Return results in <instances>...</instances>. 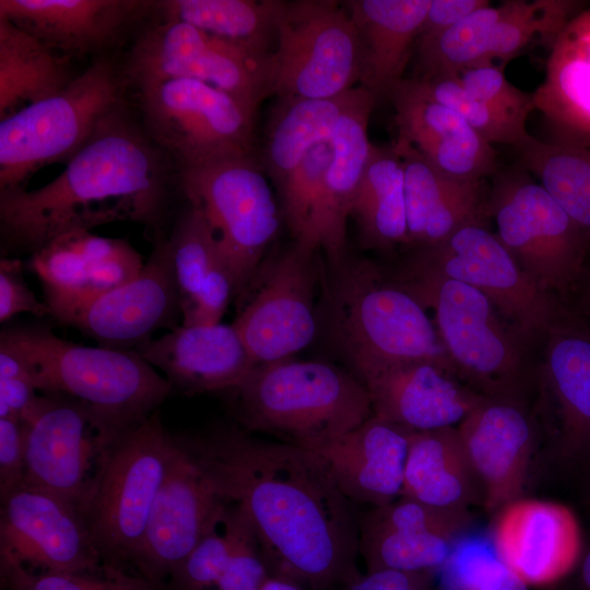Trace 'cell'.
<instances>
[{"instance_id":"cell-25","label":"cell","mask_w":590,"mask_h":590,"mask_svg":"<svg viewBox=\"0 0 590 590\" xmlns=\"http://www.w3.org/2000/svg\"><path fill=\"white\" fill-rule=\"evenodd\" d=\"M364 385L373 415L414 432L455 426L484 398L434 361L390 366Z\"/></svg>"},{"instance_id":"cell-36","label":"cell","mask_w":590,"mask_h":590,"mask_svg":"<svg viewBox=\"0 0 590 590\" xmlns=\"http://www.w3.org/2000/svg\"><path fill=\"white\" fill-rule=\"evenodd\" d=\"M351 216L366 248L390 252L408 241L404 172L394 143L371 145Z\"/></svg>"},{"instance_id":"cell-51","label":"cell","mask_w":590,"mask_h":590,"mask_svg":"<svg viewBox=\"0 0 590 590\" xmlns=\"http://www.w3.org/2000/svg\"><path fill=\"white\" fill-rule=\"evenodd\" d=\"M21 312L37 317L49 315L46 303L39 302L22 274V262L17 258L0 260V321L4 322Z\"/></svg>"},{"instance_id":"cell-32","label":"cell","mask_w":590,"mask_h":590,"mask_svg":"<svg viewBox=\"0 0 590 590\" xmlns=\"http://www.w3.org/2000/svg\"><path fill=\"white\" fill-rule=\"evenodd\" d=\"M357 32L359 84L378 101L405 79L430 0L343 2Z\"/></svg>"},{"instance_id":"cell-60","label":"cell","mask_w":590,"mask_h":590,"mask_svg":"<svg viewBox=\"0 0 590 590\" xmlns=\"http://www.w3.org/2000/svg\"><path fill=\"white\" fill-rule=\"evenodd\" d=\"M554 590H566V589H564V588H562V589H558V588H557V589H554Z\"/></svg>"},{"instance_id":"cell-11","label":"cell","mask_w":590,"mask_h":590,"mask_svg":"<svg viewBox=\"0 0 590 590\" xmlns=\"http://www.w3.org/2000/svg\"><path fill=\"white\" fill-rule=\"evenodd\" d=\"M486 216L519 268L544 293L563 300L576 280L589 240L558 202L522 169L495 176Z\"/></svg>"},{"instance_id":"cell-4","label":"cell","mask_w":590,"mask_h":590,"mask_svg":"<svg viewBox=\"0 0 590 590\" xmlns=\"http://www.w3.org/2000/svg\"><path fill=\"white\" fill-rule=\"evenodd\" d=\"M0 343L23 362L36 389L86 404L114 441L154 414L173 386L134 350L85 346L50 328H3Z\"/></svg>"},{"instance_id":"cell-9","label":"cell","mask_w":590,"mask_h":590,"mask_svg":"<svg viewBox=\"0 0 590 590\" xmlns=\"http://www.w3.org/2000/svg\"><path fill=\"white\" fill-rule=\"evenodd\" d=\"M137 92L143 128L178 173L257 154V113L231 94L191 79Z\"/></svg>"},{"instance_id":"cell-13","label":"cell","mask_w":590,"mask_h":590,"mask_svg":"<svg viewBox=\"0 0 590 590\" xmlns=\"http://www.w3.org/2000/svg\"><path fill=\"white\" fill-rule=\"evenodd\" d=\"M532 401L552 462L582 480L590 472V328L559 300L536 343Z\"/></svg>"},{"instance_id":"cell-44","label":"cell","mask_w":590,"mask_h":590,"mask_svg":"<svg viewBox=\"0 0 590 590\" xmlns=\"http://www.w3.org/2000/svg\"><path fill=\"white\" fill-rule=\"evenodd\" d=\"M413 81L433 98L457 111L477 134L492 145L505 144L518 150L534 139L527 130V121L472 97L456 76Z\"/></svg>"},{"instance_id":"cell-6","label":"cell","mask_w":590,"mask_h":590,"mask_svg":"<svg viewBox=\"0 0 590 590\" xmlns=\"http://www.w3.org/2000/svg\"><path fill=\"white\" fill-rule=\"evenodd\" d=\"M228 391L241 428L306 449L373 416L365 385L352 373L318 361L288 357L256 365Z\"/></svg>"},{"instance_id":"cell-34","label":"cell","mask_w":590,"mask_h":590,"mask_svg":"<svg viewBox=\"0 0 590 590\" xmlns=\"http://www.w3.org/2000/svg\"><path fill=\"white\" fill-rule=\"evenodd\" d=\"M362 91L363 86L356 85L332 97H278L256 154L275 187L314 148L330 141L342 116Z\"/></svg>"},{"instance_id":"cell-48","label":"cell","mask_w":590,"mask_h":590,"mask_svg":"<svg viewBox=\"0 0 590 590\" xmlns=\"http://www.w3.org/2000/svg\"><path fill=\"white\" fill-rule=\"evenodd\" d=\"M223 518L172 574L174 590L213 589L225 568L231 551V541Z\"/></svg>"},{"instance_id":"cell-19","label":"cell","mask_w":590,"mask_h":590,"mask_svg":"<svg viewBox=\"0 0 590 590\" xmlns=\"http://www.w3.org/2000/svg\"><path fill=\"white\" fill-rule=\"evenodd\" d=\"M483 491V506L496 514L523 497L543 432L531 402L484 397L457 426Z\"/></svg>"},{"instance_id":"cell-53","label":"cell","mask_w":590,"mask_h":590,"mask_svg":"<svg viewBox=\"0 0 590 590\" xmlns=\"http://www.w3.org/2000/svg\"><path fill=\"white\" fill-rule=\"evenodd\" d=\"M434 573L378 570L366 573L341 590H437Z\"/></svg>"},{"instance_id":"cell-49","label":"cell","mask_w":590,"mask_h":590,"mask_svg":"<svg viewBox=\"0 0 590 590\" xmlns=\"http://www.w3.org/2000/svg\"><path fill=\"white\" fill-rule=\"evenodd\" d=\"M498 66H481L456 75L464 91L474 98L527 121L535 109L533 92L528 93L514 85Z\"/></svg>"},{"instance_id":"cell-54","label":"cell","mask_w":590,"mask_h":590,"mask_svg":"<svg viewBox=\"0 0 590 590\" xmlns=\"http://www.w3.org/2000/svg\"><path fill=\"white\" fill-rule=\"evenodd\" d=\"M491 4L487 0H430L416 42L433 38L468 14Z\"/></svg>"},{"instance_id":"cell-15","label":"cell","mask_w":590,"mask_h":590,"mask_svg":"<svg viewBox=\"0 0 590 590\" xmlns=\"http://www.w3.org/2000/svg\"><path fill=\"white\" fill-rule=\"evenodd\" d=\"M400 264L476 288L535 345L559 303L529 279L484 224L463 226L433 246L406 249Z\"/></svg>"},{"instance_id":"cell-16","label":"cell","mask_w":590,"mask_h":590,"mask_svg":"<svg viewBox=\"0 0 590 590\" xmlns=\"http://www.w3.org/2000/svg\"><path fill=\"white\" fill-rule=\"evenodd\" d=\"M269 267L260 269L238 302L244 304L233 322L255 366L291 357L317 331L314 294L320 273L316 252L294 243Z\"/></svg>"},{"instance_id":"cell-57","label":"cell","mask_w":590,"mask_h":590,"mask_svg":"<svg viewBox=\"0 0 590 590\" xmlns=\"http://www.w3.org/2000/svg\"><path fill=\"white\" fill-rule=\"evenodd\" d=\"M568 578L570 585L566 590H590V538L585 542L579 563Z\"/></svg>"},{"instance_id":"cell-41","label":"cell","mask_w":590,"mask_h":590,"mask_svg":"<svg viewBox=\"0 0 590 590\" xmlns=\"http://www.w3.org/2000/svg\"><path fill=\"white\" fill-rule=\"evenodd\" d=\"M502 12V3L488 4L468 14L444 33L416 42L413 72L406 78L427 81L456 76L481 66Z\"/></svg>"},{"instance_id":"cell-43","label":"cell","mask_w":590,"mask_h":590,"mask_svg":"<svg viewBox=\"0 0 590 590\" xmlns=\"http://www.w3.org/2000/svg\"><path fill=\"white\" fill-rule=\"evenodd\" d=\"M330 156L329 142L314 148L276 187L282 220L294 243L308 251L317 252L312 238Z\"/></svg>"},{"instance_id":"cell-52","label":"cell","mask_w":590,"mask_h":590,"mask_svg":"<svg viewBox=\"0 0 590 590\" xmlns=\"http://www.w3.org/2000/svg\"><path fill=\"white\" fill-rule=\"evenodd\" d=\"M24 467V425L14 417H0V500L23 485Z\"/></svg>"},{"instance_id":"cell-55","label":"cell","mask_w":590,"mask_h":590,"mask_svg":"<svg viewBox=\"0 0 590 590\" xmlns=\"http://www.w3.org/2000/svg\"><path fill=\"white\" fill-rule=\"evenodd\" d=\"M37 391L31 378H0V417L22 422L35 405Z\"/></svg>"},{"instance_id":"cell-50","label":"cell","mask_w":590,"mask_h":590,"mask_svg":"<svg viewBox=\"0 0 590 590\" xmlns=\"http://www.w3.org/2000/svg\"><path fill=\"white\" fill-rule=\"evenodd\" d=\"M233 296H235L234 280L228 267L219 253L198 292L181 310L182 324L213 326L220 323Z\"/></svg>"},{"instance_id":"cell-45","label":"cell","mask_w":590,"mask_h":590,"mask_svg":"<svg viewBox=\"0 0 590 590\" xmlns=\"http://www.w3.org/2000/svg\"><path fill=\"white\" fill-rule=\"evenodd\" d=\"M3 590H166L143 576L126 574L105 565L95 573H37L11 560L0 559Z\"/></svg>"},{"instance_id":"cell-56","label":"cell","mask_w":590,"mask_h":590,"mask_svg":"<svg viewBox=\"0 0 590 590\" xmlns=\"http://www.w3.org/2000/svg\"><path fill=\"white\" fill-rule=\"evenodd\" d=\"M560 302L590 328V243L579 273Z\"/></svg>"},{"instance_id":"cell-8","label":"cell","mask_w":590,"mask_h":590,"mask_svg":"<svg viewBox=\"0 0 590 590\" xmlns=\"http://www.w3.org/2000/svg\"><path fill=\"white\" fill-rule=\"evenodd\" d=\"M174 444L157 410L105 449L80 505L104 565L120 567L133 562Z\"/></svg>"},{"instance_id":"cell-10","label":"cell","mask_w":590,"mask_h":590,"mask_svg":"<svg viewBox=\"0 0 590 590\" xmlns=\"http://www.w3.org/2000/svg\"><path fill=\"white\" fill-rule=\"evenodd\" d=\"M181 197L206 217L239 302L258 275L282 215L256 155L178 173Z\"/></svg>"},{"instance_id":"cell-35","label":"cell","mask_w":590,"mask_h":590,"mask_svg":"<svg viewBox=\"0 0 590 590\" xmlns=\"http://www.w3.org/2000/svg\"><path fill=\"white\" fill-rule=\"evenodd\" d=\"M401 496L449 510L483 503L457 426L411 433Z\"/></svg>"},{"instance_id":"cell-26","label":"cell","mask_w":590,"mask_h":590,"mask_svg":"<svg viewBox=\"0 0 590 590\" xmlns=\"http://www.w3.org/2000/svg\"><path fill=\"white\" fill-rule=\"evenodd\" d=\"M144 0H0L5 19L67 56L116 44L152 9Z\"/></svg>"},{"instance_id":"cell-59","label":"cell","mask_w":590,"mask_h":590,"mask_svg":"<svg viewBox=\"0 0 590 590\" xmlns=\"http://www.w3.org/2000/svg\"><path fill=\"white\" fill-rule=\"evenodd\" d=\"M586 505L590 507V472L581 480Z\"/></svg>"},{"instance_id":"cell-58","label":"cell","mask_w":590,"mask_h":590,"mask_svg":"<svg viewBox=\"0 0 590 590\" xmlns=\"http://www.w3.org/2000/svg\"><path fill=\"white\" fill-rule=\"evenodd\" d=\"M261 590H307L296 583L270 577L263 585Z\"/></svg>"},{"instance_id":"cell-39","label":"cell","mask_w":590,"mask_h":590,"mask_svg":"<svg viewBox=\"0 0 590 590\" xmlns=\"http://www.w3.org/2000/svg\"><path fill=\"white\" fill-rule=\"evenodd\" d=\"M516 151L521 167L538 179L590 243V145L534 138Z\"/></svg>"},{"instance_id":"cell-40","label":"cell","mask_w":590,"mask_h":590,"mask_svg":"<svg viewBox=\"0 0 590 590\" xmlns=\"http://www.w3.org/2000/svg\"><path fill=\"white\" fill-rule=\"evenodd\" d=\"M588 7L580 0H507L494 26L481 66L506 64L527 48L553 46L557 37ZM479 66V67H481Z\"/></svg>"},{"instance_id":"cell-1","label":"cell","mask_w":590,"mask_h":590,"mask_svg":"<svg viewBox=\"0 0 590 590\" xmlns=\"http://www.w3.org/2000/svg\"><path fill=\"white\" fill-rule=\"evenodd\" d=\"M175 437L214 492L245 511L270 577L341 590L362 575L359 515L317 453L237 425Z\"/></svg>"},{"instance_id":"cell-20","label":"cell","mask_w":590,"mask_h":590,"mask_svg":"<svg viewBox=\"0 0 590 590\" xmlns=\"http://www.w3.org/2000/svg\"><path fill=\"white\" fill-rule=\"evenodd\" d=\"M471 524L470 510L440 509L400 496L359 515V556L366 573L438 574Z\"/></svg>"},{"instance_id":"cell-31","label":"cell","mask_w":590,"mask_h":590,"mask_svg":"<svg viewBox=\"0 0 590 590\" xmlns=\"http://www.w3.org/2000/svg\"><path fill=\"white\" fill-rule=\"evenodd\" d=\"M376 102L363 87L329 141L331 156L312 238L314 250H322L329 264L346 257V223L373 145L368 140V122Z\"/></svg>"},{"instance_id":"cell-12","label":"cell","mask_w":590,"mask_h":590,"mask_svg":"<svg viewBox=\"0 0 590 590\" xmlns=\"http://www.w3.org/2000/svg\"><path fill=\"white\" fill-rule=\"evenodd\" d=\"M271 54L161 19L138 34L120 68L127 85L137 90L191 79L231 94L257 113L270 96Z\"/></svg>"},{"instance_id":"cell-5","label":"cell","mask_w":590,"mask_h":590,"mask_svg":"<svg viewBox=\"0 0 590 590\" xmlns=\"http://www.w3.org/2000/svg\"><path fill=\"white\" fill-rule=\"evenodd\" d=\"M427 310L459 379L486 398L533 401L536 345L480 291L401 264L388 272Z\"/></svg>"},{"instance_id":"cell-14","label":"cell","mask_w":590,"mask_h":590,"mask_svg":"<svg viewBox=\"0 0 590 590\" xmlns=\"http://www.w3.org/2000/svg\"><path fill=\"white\" fill-rule=\"evenodd\" d=\"M355 25L333 0L285 1L270 57V95L332 97L359 83Z\"/></svg>"},{"instance_id":"cell-42","label":"cell","mask_w":590,"mask_h":590,"mask_svg":"<svg viewBox=\"0 0 590 590\" xmlns=\"http://www.w3.org/2000/svg\"><path fill=\"white\" fill-rule=\"evenodd\" d=\"M168 240L182 310L198 292L220 250L202 211L185 199L172 219Z\"/></svg>"},{"instance_id":"cell-17","label":"cell","mask_w":590,"mask_h":590,"mask_svg":"<svg viewBox=\"0 0 590 590\" xmlns=\"http://www.w3.org/2000/svg\"><path fill=\"white\" fill-rule=\"evenodd\" d=\"M22 423L23 485L51 493L80 509L102 456L113 442L99 421L79 400L42 393Z\"/></svg>"},{"instance_id":"cell-28","label":"cell","mask_w":590,"mask_h":590,"mask_svg":"<svg viewBox=\"0 0 590 590\" xmlns=\"http://www.w3.org/2000/svg\"><path fill=\"white\" fill-rule=\"evenodd\" d=\"M134 351L185 394L228 391L255 366L234 324L178 326Z\"/></svg>"},{"instance_id":"cell-3","label":"cell","mask_w":590,"mask_h":590,"mask_svg":"<svg viewBox=\"0 0 590 590\" xmlns=\"http://www.w3.org/2000/svg\"><path fill=\"white\" fill-rule=\"evenodd\" d=\"M323 274L327 334L363 384L405 362L452 367L434 321L417 299L367 259L346 257ZM453 368V367H452Z\"/></svg>"},{"instance_id":"cell-33","label":"cell","mask_w":590,"mask_h":590,"mask_svg":"<svg viewBox=\"0 0 590 590\" xmlns=\"http://www.w3.org/2000/svg\"><path fill=\"white\" fill-rule=\"evenodd\" d=\"M533 96L556 141L590 145V10L574 17L550 48L545 79Z\"/></svg>"},{"instance_id":"cell-30","label":"cell","mask_w":590,"mask_h":590,"mask_svg":"<svg viewBox=\"0 0 590 590\" xmlns=\"http://www.w3.org/2000/svg\"><path fill=\"white\" fill-rule=\"evenodd\" d=\"M123 241L74 231L32 253L28 267L42 284L49 315L69 326L84 307L109 292L110 261Z\"/></svg>"},{"instance_id":"cell-22","label":"cell","mask_w":590,"mask_h":590,"mask_svg":"<svg viewBox=\"0 0 590 590\" xmlns=\"http://www.w3.org/2000/svg\"><path fill=\"white\" fill-rule=\"evenodd\" d=\"M491 543L495 557L532 589L567 579L579 563L585 541L569 507L521 497L495 514Z\"/></svg>"},{"instance_id":"cell-7","label":"cell","mask_w":590,"mask_h":590,"mask_svg":"<svg viewBox=\"0 0 590 590\" xmlns=\"http://www.w3.org/2000/svg\"><path fill=\"white\" fill-rule=\"evenodd\" d=\"M120 66L102 57L57 94L0 122V191L25 189L28 178L69 162L102 121L126 104Z\"/></svg>"},{"instance_id":"cell-46","label":"cell","mask_w":590,"mask_h":590,"mask_svg":"<svg viewBox=\"0 0 590 590\" xmlns=\"http://www.w3.org/2000/svg\"><path fill=\"white\" fill-rule=\"evenodd\" d=\"M223 522L231 551L212 590H261L270 575L249 518L240 507L227 503Z\"/></svg>"},{"instance_id":"cell-23","label":"cell","mask_w":590,"mask_h":590,"mask_svg":"<svg viewBox=\"0 0 590 590\" xmlns=\"http://www.w3.org/2000/svg\"><path fill=\"white\" fill-rule=\"evenodd\" d=\"M140 273L84 307L70 322L101 346L134 350L160 328H177L180 295L166 231L153 236Z\"/></svg>"},{"instance_id":"cell-29","label":"cell","mask_w":590,"mask_h":590,"mask_svg":"<svg viewBox=\"0 0 590 590\" xmlns=\"http://www.w3.org/2000/svg\"><path fill=\"white\" fill-rule=\"evenodd\" d=\"M404 172L406 249L433 246L470 224H484L487 192L484 181L448 176L411 144L397 138Z\"/></svg>"},{"instance_id":"cell-2","label":"cell","mask_w":590,"mask_h":590,"mask_svg":"<svg viewBox=\"0 0 590 590\" xmlns=\"http://www.w3.org/2000/svg\"><path fill=\"white\" fill-rule=\"evenodd\" d=\"M177 193L176 166L123 104L51 181L0 191L1 250L32 255L63 234L122 221L153 236L166 231Z\"/></svg>"},{"instance_id":"cell-24","label":"cell","mask_w":590,"mask_h":590,"mask_svg":"<svg viewBox=\"0 0 590 590\" xmlns=\"http://www.w3.org/2000/svg\"><path fill=\"white\" fill-rule=\"evenodd\" d=\"M398 138L411 144L441 173L465 181H484L497 170V154L453 109L405 78L389 94Z\"/></svg>"},{"instance_id":"cell-21","label":"cell","mask_w":590,"mask_h":590,"mask_svg":"<svg viewBox=\"0 0 590 590\" xmlns=\"http://www.w3.org/2000/svg\"><path fill=\"white\" fill-rule=\"evenodd\" d=\"M174 439L165 480L132 562L141 576L160 585L222 520L227 506Z\"/></svg>"},{"instance_id":"cell-47","label":"cell","mask_w":590,"mask_h":590,"mask_svg":"<svg viewBox=\"0 0 590 590\" xmlns=\"http://www.w3.org/2000/svg\"><path fill=\"white\" fill-rule=\"evenodd\" d=\"M437 590H531L495 557L456 548L438 573Z\"/></svg>"},{"instance_id":"cell-18","label":"cell","mask_w":590,"mask_h":590,"mask_svg":"<svg viewBox=\"0 0 590 590\" xmlns=\"http://www.w3.org/2000/svg\"><path fill=\"white\" fill-rule=\"evenodd\" d=\"M0 559L38 573H95L105 566L80 509L25 485L1 499Z\"/></svg>"},{"instance_id":"cell-27","label":"cell","mask_w":590,"mask_h":590,"mask_svg":"<svg viewBox=\"0 0 590 590\" xmlns=\"http://www.w3.org/2000/svg\"><path fill=\"white\" fill-rule=\"evenodd\" d=\"M412 432L373 415L308 450L322 459L350 502L377 507L401 496Z\"/></svg>"},{"instance_id":"cell-38","label":"cell","mask_w":590,"mask_h":590,"mask_svg":"<svg viewBox=\"0 0 590 590\" xmlns=\"http://www.w3.org/2000/svg\"><path fill=\"white\" fill-rule=\"evenodd\" d=\"M282 0H162L155 10L162 20L187 23L205 33L270 54Z\"/></svg>"},{"instance_id":"cell-37","label":"cell","mask_w":590,"mask_h":590,"mask_svg":"<svg viewBox=\"0 0 590 590\" xmlns=\"http://www.w3.org/2000/svg\"><path fill=\"white\" fill-rule=\"evenodd\" d=\"M72 75L67 59L37 37L0 19V118L63 90Z\"/></svg>"}]
</instances>
